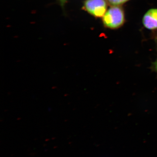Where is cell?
Instances as JSON below:
<instances>
[{"label": "cell", "instance_id": "cell-3", "mask_svg": "<svg viewBox=\"0 0 157 157\" xmlns=\"http://www.w3.org/2000/svg\"><path fill=\"white\" fill-rule=\"evenodd\" d=\"M143 24L148 29H157V9H151L146 12L143 17Z\"/></svg>", "mask_w": 157, "mask_h": 157}, {"label": "cell", "instance_id": "cell-1", "mask_svg": "<svg viewBox=\"0 0 157 157\" xmlns=\"http://www.w3.org/2000/svg\"><path fill=\"white\" fill-rule=\"evenodd\" d=\"M125 21L124 14L121 8L113 6L106 11L103 17V22L106 27L111 29L119 28Z\"/></svg>", "mask_w": 157, "mask_h": 157}, {"label": "cell", "instance_id": "cell-4", "mask_svg": "<svg viewBox=\"0 0 157 157\" xmlns=\"http://www.w3.org/2000/svg\"><path fill=\"white\" fill-rule=\"evenodd\" d=\"M128 1L129 0H107L110 5L113 6H117L122 5Z\"/></svg>", "mask_w": 157, "mask_h": 157}, {"label": "cell", "instance_id": "cell-6", "mask_svg": "<svg viewBox=\"0 0 157 157\" xmlns=\"http://www.w3.org/2000/svg\"><path fill=\"white\" fill-rule=\"evenodd\" d=\"M154 69L157 72V59L154 64Z\"/></svg>", "mask_w": 157, "mask_h": 157}, {"label": "cell", "instance_id": "cell-2", "mask_svg": "<svg viewBox=\"0 0 157 157\" xmlns=\"http://www.w3.org/2000/svg\"><path fill=\"white\" fill-rule=\"evenodd\" d=\"M82 7L94 17H103L107 11V2L106 0H85Z\"/></svg>", "mask_w": 157, "mask_h": 157}, {"label": "cell", "instance_id": "cell-5", "mask_svg": "<svg viewBox=\"0 0 157 157\" xmlns=\"http://www.w3.org/2000/svg\"><path fill=\"white\" fill-rule=\"evenodd\" d=\"M68 0H58L59 2L60 5L61 7L63 8V9H64L65 5Z\"/></svg>", "mask_w": 157, "mask_h": 157}]
</instances>
